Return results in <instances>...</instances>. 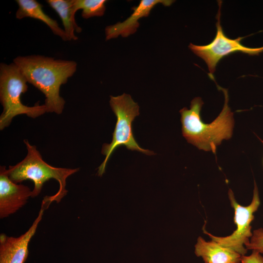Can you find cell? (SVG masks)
Returning a JSON list of instances; mask_svg holds the SVG:
<instances>
[{
	"label": "cell",
	"instance_id": "1",
	"mask_svg": "<svg viewBox=\"0 0 263 263\" xmlns=\"http://www.w3.org/2000/svg\"><path fill=\"white\" fill-rule=\"evenodd\" d=\"M13 62L20 69L27 82L44 94L47 113L61 114L65 101L60 95V88L76 72V62L35 55L17 56Z\"/></svg>",
	"mask_w": 263,
	"mask_h": 263
},
{
	"label": "cell",
	"instance_id": "2",
	"mask_svg": "<svg viewBox=\"0 0 263 263\" xmlns=\"http://www.w3.org/2000/svg\"><path fill=\"white\" fill-rule=\"evenodd\" d=\"M216 84L217 89L224 94L225 103L220 113L210 124L201 119L200 112L204 102L200 97L191 100L189 109L184 107L179 111L182 134L187 142L199 150L215 154L217 147L222 141L231 137L234 125L233 113L228 105L227 90Z\"/></svg>",
	"mask_w": 263,
	"mask_h": 263
},
{
	"label": "cell",
	"instance_id": "3",
	"mask_svg": "<svg viewBox=\"0 0 263 263\" xmlns=\"http://www.w3.org/2000/svg\"><path fill=\"white\" fill-rule=\"evenodd\" d=\"M27 150L25 157L14 166H10L6 172L9 178L18 184L24 180H31L34 184L31 197L38 196L45 182L51 179L56 180L59 188L54 195L50 196L52 202L59 203L67 194L66 179L79 169L53 167L45 162L35 146L24 140Z\"/></svg>",
	"mask_w": 263,
	"mask_h": 263
},
{
	"label": "cell",
	"instance_id": "4",
	"mask_svg": "<svg viewBox=\"0 0 263 263\" xmlns=\"http://www.w3.org/2000/svg\"><path fill=\"white\" fill-rule=\"evenodd\" d=\"M27 81L14 63L0 64V100L3 112L0 116V129L11 124L15 116L26 114L36 118L47 113L44 104L27 106L21 102L20 97L28 90Z\"/></svg>",
	"mask_w": 263,
	"mask_h": 263
},
{
	"label": "cell",
	"instance_id": "5",
	"mask_svg": "<svg viewBox=\"0 0 263 263\" xmlns=\"http://www.w3.org/2000/svg\"><path fill=\"white\" fill-rule=\"evenodd\" d=\"M110 104L117 120L112 142L103 145L101 153L105 156V158L98 167L97 173L100 176L105 172L107 163L113 152L121 146L124 145L128 150L148 155L155 154L152 151L141 148L133 137L132 123L139 114V107L131 96L125 93L117 96L111 95Z\"/></svg>",
	"mask_w": 263,
	"mask_h": 263
},
{
	"label": "cell",
	"instance_id": "6",
	"mask_svg": "<svg viewBox=\"0 0 263 263\" xmlns=\"http://www.w3.org/2000/svg\"><path fill=\"white\" fill-rule=\"evenodd\" d=\"M218 2L219 9L216 17V34L214 38L207 45H197L190 43L188 46L194 54L205 61L209 71V77L213 75L217 64L225 56L236 52L250 56L259 55L263 52V46L251 48L242 44L241 41L244 37L230 39L225 34L221 24L222 1L218 0Z\"/></svg>",
	"mask_w": 263,
	"mask_h": 263
},
{
	"label": "cell",
	"instance_id": "7",
	"mask_svg": "<svg viewBox=\"0 0 263 263\" xmlns=\"http://www.w3.org/2000/svg\"><path fill=\"white\" fill-rule=\"evenodd\" d=\"M228 194L231 206L234 209V222L237 228L231 235L224 237L215 236L204 228L203 231L209 236L211 240L232 249L242 256L245 255L247 250L244 245L249 242V239L252 236L251 223L254 218V213L258 210L260 205L258 187L254 182L252 200L250 204L246 207L241 206L237 202L230 189Z\"/></svg>",
	"mask_w": 263,
	"mask_h": 263
},
{
	"label": "cell",
	"instance_id": "8",
	"mask_svg": "<svg viewBox=\"0 0 263 263\" xmlns=\"http://www.w3.org/2000/svg\"><path fill=\"white\" fill-rule=\"evenodd\" d=\"M52 202L50 196L43 198L38 217L29 229L19 237H8L3 233L0 235V263H25L29 254V242L35 234L44 210Z\"/></svg>",
	"mask_w": 263,
	"mask_h": 263
},
{
	"label": "cell",
	"instance_id": "9",
	"mask_svg": "<svg viewBox=\"0 0 263 263\" xmlns=\"http://www.w3.org/2000/svg\"><path fill=\"white\" fill-rule=\"evenodd\" d=\"M32 191L25 185L10 180L4 166L0 168V218L14 214L24 206Z\"/></svg>",
	"mask_w": 263,
	"mask_h": 263
},
{
	"label": "cell",
	"instance_id": "10",
	"mask_svg": "<svg viewBox=\"0 0 263 263\" xmlns=\"http://www.w3.org/2000/svg\"><path fill=\"white\" fill-rule=\"evenodd\" d=\"M171 0H141L137 6L132 8L133 12L125 20L107 26L105 28L106 40L116 38L119 35L126 38L134 34L139 26V19L149 16L155 5L161 3L169 6L174 2Z\"/></svg>",
	"mask_w": 263,
	"mask_h": 263
},
{
	"label": "cell",
	"instance_id": "11",
	"mask_svg": "<svg viewBox=\"0 0 263 263\" xmlns=\"http://www.w3.org/2000/svg\"><path fill=\"white\" fill-rule=\"evenodd\" d=\"M195 254L201 257L205 263H240L242 257L231 249L212 240L206 241L201 237L195 245Z\"/></svg>",
	"mask_w": 263,
	"mask_h": 263
},
{
	"label": "cell",
	"instance_id": "12",
	"mask_svg": "<svg viewBox=\"0 0 263 263\" xmlns=\"http://www.w3.org/2000/svg\"><path fill=\"white\" fill-rule=\"evenodd\" d=\"M18 8L16 17L19 19L30 18L40 20L46 24L52 32L64 41H70L64 30L61 28L56 20L47 15L42 9V5L35 0H17Z\"/></svg>",
	"mask_w": 263,
	"mask_h": 263
},
{
	"label": "cell",
	"instance_id": "13",
	"mask_svg": "<svg viewBox=\"0 0 263 263\" xmlns=\"http://www.w3.org/2000/svg\"><path fill=\"white\" fill-rule=\"evenodd\" d=\"M46 2L58 15L61 19L64 31L71 40L78 38L75 32L80 33L82 28L76 23L72 9L73 0H47Z\"/></svg>",
	"mask_w": 263,
	"mask_h": 263
},
{
	"label": "cell",
	"instance_id": "14",
	"mask_svg": "<svg viewBox=\"0 0 263 263\" xmlns=\"http://www.w3.org/2000/svg\"><path fill=\"white\" fill-rule=\"evenodd\" d=\"M106 2V0H73V12L75 15L81 9V16L84 19L101 17L104 14Z\"/></svg>",
	"mask_w": 263,
	"mask_h": 263
},
{
	"label": "cell",
	"instance_id": "15",
	"mask_svg": "<svg viewBox=\"0 0 263 263\" xmlns=\"http://www.w3.org/2000/svg\"><path fill=\"white\" fill-rule=\"evenodd\" d=\"M245 246L247 250H252L261 254L263 253V229L262 228L253 231L249 242Z\"/></svg>",
	"mask_w": 263,
	"mask_h": 263
},
{
	"label": "cell",
	"instance_id": "16",
	"mask_svg": "<svg viewBox=\"0 0 263 263\" xmlns=\"http://www.w3.org/2000/svg\"><path fill=\"white\" fill-rule=\"evenodd\" d=\"M242 263H263V257L261 253L252 251L249 256L243 255L241 257Z\"/></svg>",
	"mask_w": 263,
	"mask_h": 263
},
{
	"label": "cell",
	"instance_id": "17",
	"mask_svg": "<svg viewBox=\"0 0 263 263\" xmlns=\"http://www.w3.org/2000/svg\"><path fill=\"white\" fill-rule=\"evenodd\" d=\"M258 138L260 139V140L262 142V143L263 144V140H262V139H261L259 137H258Z\"/></svg>",
	"mask_w": 263,
	"mask_h": 263
}]
</instances>
